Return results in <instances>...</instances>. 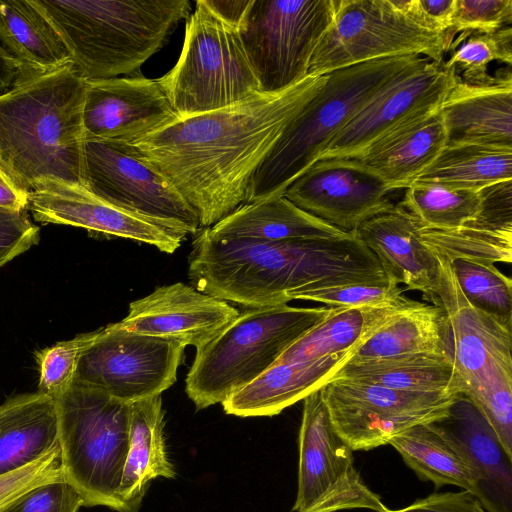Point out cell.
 Here are the masks:
<instances>
[{"mask_svg":"<svg viewBox=\"0 0 512 512\" xmlns=\"http://www.w3.org/2000/svg\"><path fill=\"white\" fill-rule=\"evenodd\" d=\"M333 379L416 392L462 393L453 358L445 353L405 354L372 359H350Z\"/></svg>","mask_w":512,"mask_h":512,"instance_id":"cell-30","label":"cell"},{"mask_svg":"<svg viewBox=\"0 0 512 512\" xmlns=\"http://www.w3.org/2000/svg\"><path fill=\"white\" fill-rule=\"evenodd\" d=\"M185 346L177 341L120 329H99L81 352L72 383L101 390L120 401L161 395L176 380Z\"/></svg>","mask_w":512,"mask_h":512,"instance_id":"cell-14","label":"cell"},{"mask_svg":"<svg viewBox=\"0 0 512 512\" xmlns=\"http://www.w3.org/2000/svg\"><path fill=\"white\" fill-rule=\"evenodd\" d=\"M471 461L488 512H512V458L495 431L464 393H458L445 418L436 422Z\"/></svg>","mask_w":512,"mask_h":512,"instance_id":"cell-22","label":"cell"},{"mask_svg":"<svg viewBox=\"0 0 512 512\" xmlns=\"http://www.w3.org/2000/svg\"><path fill=\"white\" fill-rule=\"evenodd\" d=\"M375 255L387 277L430 301L437 293L439 263L424 245L416 219L400 205L352 231Z\"/></svg>","mask_w":512,"mask_h":512,"instance_id":"cell-21","label":"cell"},{"mask_svg":"<svg viewBox=\"0 0 512 512\" xmlns=\"http://www.w3.org/2000/svg\"><path fill=\"white\" fill-rule=\"evenodd\" d=\"M448 143L440 108L418 115L378 139L357 158L392 190L408 188Z\"/></svg>","mask_w":512,"mask_h":512,"instance_id":"cell-24","label":"cell"},{"mask_svg":"<svg viewBox=\"0 0 512 512\" xmlns=\"http://www.w3.org/2000/svg\"><path fill=\"white\" fill-rule=\"evenodd\" d=\"M39 227L26 210L0 208V267L39 242Z\"/></svg>","mask_w":512,"mask_h":512,"instance_id":"cell-44","label":"cell"},{"mask_svg":"<svg viewBox=\"0 0 512 512\" xmlns=\"http://www.w3.org/2000/svg\"><path fill=\"white\" fill-rule=\"evenodd\" d=\"M239 311L227 301L177 282L160 286L129 304L127 316L114 323L130 332L165 338L197 349L220 334Z\"/></svg>","mask_w":512,"mask_h":512,"instance_id":"cell-19","label":"cell"},{"mask_svg":"<svg viewBox=\"0 0 512 512\" xmlns=\"http://www.w3.org/2000/svg\"><path fill=\"white\" fill-rule=\"evenodd\" d=\"M466 301L501 326L512 327V281L494 263L472 259L448 260Z\"/></svg>","mask_w":512,"mask_h":512,"instance_id":"cell-37","label":"cell"},{"mask_svg":"<svg viewBox=\"0 0 512 512\" xmlns=\"http://www.w3.org/2000/svg\"><path fill=\"white\" fill-rule=\"evenodd\" d=\"M83 187L102 201L179 237L196 235L194 210L168 179L126 142L84 139Z\"/></svg>","mask_w":512,"mask_h":512,"instance_id":"cell-11","label":"cell"},{"mask_svg":"<svg viewBox=\"0 0 512 512\" xmlns=\"http://www.w3.org/2000/svg\"><path fill=\"white\" fill-rule=\"evenodd\" d=\"M98 330L79 334L71 340L58 342L36 353L39 365L37 392L54 398L73 381L82 350L97 336Z\"/></svg>","mask_w":512,"mask_h":512,"instance_id":"cell-40","label":"cell"},{"mask_svg":"<svg viewBox=\"0 0 512 512\" xmlns=\"http://www.w3.org/2000/svg\"><path fill=\"white\" fill-rule=\"evenodd\" d=\"M0 45L19 64L21 76L72 65L61 36L32 0H0Z\"/></svg>","mask_w":512,"mask_h":512,"instance_id":"cell-29","label":"cell"},{"mask_svg":"<svg viewBox=\"0 0 512 512\" xmlns=\"http://www.w3.org/2000/svg\"><path fill=\"white\" fill-rule=\"evenodd\" d=\"M188 276L197 290L249 308L287 304L292 292L389 278L353 232L340 239L193 241Z\"/></svg>","mask_w":512,"mask_h":512,"instance_id":"cell-2","label":"cell"},{"mask_svg":"<svg viewBox=\"0 0 512 512\" xmlns=\"http://www.w3.org/2000/svg\"><path fill=\"white\" fill-rule=\"evenodd\" d=\"M326 75H307L277 93L177 118L128 146L159 170L210 228L245 204L252 178L286 125Z\"/></svg>","mask_w":512,"mask_h":512,"instance_id":"cell-1","label":"cell"},{"mask_svg":"<svg viewBox=\"0 0 512 512\" xmlns=\"http://www.w3.org/2000/svg\"><path fill=\"white\" fill-rule=\"evenodd\" d=\"M60 478L61 458L57 448L20 470L0 476V509L24 492Z\"/></svg>","mask_w":512,"mask_h":512,"instance_id":"cell-43","label":"cell"},{"mask_svg":"<svg viewBox=\"0 0 512 512\" xmlns=\"http://www.w3.org/2000/svg\"><path fill=\"white\" fill-rule=\"evenodd\" d=\"M86 81L137 71L189 16L188 0H32Z\"/></svg>","mask_w":512,"mask_h":512,"instance_id":"cell-4","label":"cell"},{"mask_svg":"<svg viewBox=\"0 0 512 512\" xmlns=\"http://www.w3.org/2000/svg\"><path fill=\"white\" fill-rule=\"evenodd\" d=\"M354 351L306 362H276L229 396L222 403L223 409L238 417L277 415L331 381Z\"/></svg>","mask_w":512,"mask_h":512,"instance_id":"cell-25","label":"cell"},{"mask_svg":"<svg viewBox=\"0 0 512 512\" xmlns=\"http://www.w3.org/2000/svg\"><path fill=\"white\" fill-rule=\"evenodd\" d=\"M423 58H383L326 74L325 83L286 125L258 167L245 204L283 196L287 187L320 159L330 141L356 114Z\"/></svg>","mask_w":512,"mask_h":512,"instance_id":"cell-5","label":"cell"},{"mask_svg":"<svg viewBox=\"0 0 512 512\" xmlns=\"http://www.w3.org/2000/svg\"><path fill=\"white\" fill-rule=\"evenodd\" d=\"M416 181L476 190L512 181V146L447 144Z\"/></svg>","mask_w":512,"mask_h":512,"instance_id":"cell-34","label":"cell"},{"mask_svg":"<svg viewBox=\"0 0 512 512\" xmlns=\"http://www.w3.org/2000/svg\"><path fill=\"white\" fill-rule=\"evenodd\" d=\"M331 307L282 304L249 308L220 334L197 349L185 391L197 409L223 403L272 365Z\"/></svg>","mask_w":512,"mask_h":512,"instance_id":"cell-7","label":"cell"},{"mask_svg":"<svg viewBox=\"0 0 512 512\" xmlns=\"http://www.w3.org/2000/svg\"><path fill=\"white\" fill-rule=\"evenodd\" d=\"M179 118L222 109L263 93L241 41L239 27L207 0L186 18L175 66L159 78Z\"/></svg>","mask_w":512,"mask_h":512,"instance_id":"cell-8","label":"cell"},{"mask_svg":"<svg viewBox=\"0 0 512 512\" xmlns=\"http://www.w3.org/2000/svg\"><path fill=\"white\" fill-rule=\"evenodd\" d=\"M396 9L420 27L445 34L451 26L456 0H391Z\"/></svg>","mask_w":512,"mask_h":512,"instance_id":"cell-45","label":"cell"},{"mask_svg":"<svg viewBox=\"0 0 512 512\" xmlns=\"http://www.w3.org/2000/svg\"><path fill=\"white\" fill-rule=\"evenodd\" d=\"M206 233L216 239L282 241L340 239L351 235L305 212L284 196L243 204Z\"/></svg>","mask_w":512,"mask_h":512,"instance_id":"cell-27","label":"cell"},{"mask_svg":"<svg viewBox=\"0 0 512 512\" xmlns=\"http://www.w3.org/2000/svg\"><path fill=\"white\" fill-rule=\"evenodd\" d=\"M83 500L63 478L38 485L0 509V512H78Z\"/></svg>","mask_w":512,"mask_h":512,"instance_id":"cell-42","label":"cell"},{"mask_svg":"<svg viewBox=\"0 0 512 512\" xmlns=\"http://www.w3.org/2000/svg\"><path fill=\"white\" fill-rule=\"evenodd\" d=\"M403 291L398 284L387 280L300 290L292 292L289 299L319 302L334 308L376 307L403 301L407 298Z\"/></svg>","mask_w":512,"mask_h":512,"instance_id":"cell-39","label":"cell"},{"mask_svg":"<svg viewBox=\"0 0 512 512\" xmlns=\"http://www.w3.org/2000/svg\"><path fill=\"white\" fill-rule=\"evenodd\" d=\"M512 24V0H456L451 26L444 34L445 53L458 32L492 33Z\"/></svg>","mask_w":512,"mask_h":512,"instance_id":"cell-41","label":"cell"},{"mask_svg":"<svg viewBox=\"0 0 512 512\" xmlns=\"http://www.w3.org/2000/svg\"><path fill=\"white\" fill-rule=\"evenodd\" d=\"M85 91L68 65L21 76L0 95V169L18 189L46 181L83 187Z\"/></svg>","mask_w":512,"mask_h":512,"instance_id":"cell-3","label":"cell"},{"mask_svg":"<svg viewBox=\"0 0 512 512\" xmlns=\"http://www.w3.org/2000/svg\"><path fill=\"white\" fill-rule=\"evenodd\" d=\"M454 68L423 58L397 76L330 141L321 159L357 158L402 123L440 108L456 84Z\"/></svg>","mask_w":512,"mask_h":512,"instance_id":"cell-16","label":"cell"},{"mask_svg":"<svg viewBox=\"0 0 512 512\" xmlns=\"http://www.w3.org/2000/svg\"><path fill=\"white\" fill-rule=\"evenodd\" d=\"M383 512H488L469 491L433 493L417 499L405 508Z\"/></svg>","mask_w":512,"mask_h":512,"instance_id":"cell-46","label":"cell"},{"mask_svg":"<svg viewBox=\"0 0 512 512\" xmlns=\"http://www.w3.org/2000/svg\"><path fill=\"white\" fill-rule=\"evenodd\" d=\"M20 76L19 64L0 45V95L7 92Z\"/></svg>","mask_w":512,"mask_h":512,"instance_id":"cell-48","label":"cell"},{"mask_svg":"<svg viewBox=\"0 0 512 512\" xmlns=\"http://www.w3.org/2000/svg\"><path fill=\"white\" fill-rule=\"evenodd\" d=\"M29 193L18 189L0 169V208L27 210Z\"/></svg>","mask_w":512,"mask_h":512,"instance_id":"cell-47","label":"cell"},{"mask_svg":"<svg viewBox=\"0 0 512 512\" xmlns=\"http://www.w3.org/2000/svg\"><path fill=\"white\" fill-rule=\"evenodd\" d=\"M413 300L376 307H331L315 326L293 342L276 362L293 363L356 350L391 316Z\"/></svg>","mask_w":512,"mask_h":512,"instance_id":"cell-32","label":"cell"},{"mask_svg":"<svg viewBox=\"0 0 512 512\" xmlns=\"http://www.w3.org/2000/svg\"><path fill=\"white\" fill-rule=\"evenodd\" d=\"M439 282L430 300L445 318L463 391L478 407L512 389L511 330L472 307L447 259L437 257Z\"/></svg>","mask_w":512,"mask_h":512,"instance_id":"cell-15","label":"cell"},{"mask_svg":"<svg viewBox=\"0 0 512 512\" xmlns=\"http://www.w3.org/2000/svg\"><path fill=\"white\" fill-rule=\"evenodd\" d=\"M57 448L54 398L25 393L0 405V476L20 470Z\"/></svg>","mask_w":512,"mask_h":512,"instance_id":"cell-26","label":"cell"},{"mask_svg":"<svg viewBox=\"0 0 512 512\" xmlns=\"http://www.w3.org/2000/svg\"><path fill=\"white\" fill-rule=\"evenodd\" d=\"M389 444L423 481L436 488L454 485L475 495L483 505L476 471L463 449L436 422L413 426Z\"/></svg>","mask_w":512,"mask_h":512,"instance_id":"cell-31","label":"cell"},{"mask_svg":"<svg viewBox=\"0 0 512 512\" xmlns=\"http://www.w3.org/2000/svg\"><path fill=\"white\" fill-rule=\"evenodd\" d=\"M28 210L41 223L80 227L105 236L135 240L161 252H175L184 239L116 208L82 186L46 181L29 192Z\"/></svg>","mask_w":512,"mask_h":512,"instance_id":"cell-20","label":"cell"},{"mask_svg":"<svg viewBox=\"0 0 512 512\" xmlns=\"http://www.w3.org/2000/svg\"><path fill=\"white\" fill-rule=\"evenodd\" d=\"M409 55L442 63L444 35L420 27L391 0H336L333 20L313 52L308 75Z\"/></svg>","mask_w":512,"mask_h":512,"instance_id":"cell-9","label":"cell"},{"mask_svg":"<svg viewBox=\"0 0 512 512\" xmlns=\"http://www.w3.org/2000/svg\"><path fill=\"white\" fill-rule=\"evenodd\" d=\"M177 118L159 79L137 75L86 81L84 139L131 142Z\"/></svg>","mask_w":512,"mask_h":512,"instance_id":"cell-18","label":"cell"},{"mask_svg":"<svg viewBox=\"0 0 512 512\" xmlns=\"http://www.w3.org/2000/svg\"><path fill=\"white\" fill-rule=\"evenodd\" d=\"M54 401L62 478L83 506L128 512L119 487L129 448L131 403L78 383Z\"/></svg>","mask_w":512,"mask_h":512,"instance_id":"cell-6","label":"cell"},{"mask_svg":"<svg viewBox=\"0 0 512 512\" xmlns=\"http://www.w3.org/2000/svg\"><path fill=\"white\" fill-rule=\"evenodd\" d=\"M445 67L461 72L460 81L479 85L493 80L488 66L500 61L512 64V28L503 27L492 33L463 32L453 41Z\"/></svg>","mask_w":512,"mask_h":512,"instance_id":"cell-38","label":"cell"},{"mask_svg":"<svg viewBox=\"0 0 512 512\" xmlns=\"http://www.w3.org/2000/svg\"><path fill=\"white\" fill-rule=\"evenodd\" d=\"M350 447L333 428L320 390L303 399L293 512L387 509L362 481Z\"/></svg>","mask_w":512,"mask_h":512,"instance_id":"cell-12","label":"cell"},{"mask_svg":"<svg viewBox=\"0 0 512 512\" xmlns=\"http://www.w3.org/2000/svg\"><path fill=\"white\" fill-rule=\"evenodd\" d=\"M447 144L512 146V76L510 70L479 85L460 81L440 106Z\"/></svg>","mask_w":512,"mask_h":512,"instance_id":"cell-23","label":"cell"},{"mask_svg":"<svg viewBox=\"0 0 512 512\" xmlns=\"http://www.w3.org/2000/svg\"><path fill=\"white\" fill-rule=\"evenodd\" d=\"M320 392L333 428L352 451L372 450L413 426L442 420L457 395L343 379H332Z\"/></svg>","mask_w":512,"mask_h":512,"instance_id":"cell-13","label":"cell"},{"mask_svg":"<svg viewBox=\"0 0 512 512\" xmlns=\"http://www.w3.org/2000/svg\"><path fill=\"white\" fill-rule=\"evenodd\" d=\"M424 245L435 256L452 260L472 258L491 263L512 261V223L496 221L481 213L453 230H433L419 225Z\"/></svg>","mask_w":512,"mask_h":512,"instance_id":"cell-35","label":"cell"},{"mask_svg":"<svg viewBox=\"0 0 512 512\" xmlns=\"http://www.w3.org/2000/svg\"><path fill=\"white\" fill-rule=\"evenodd\" d=\"M335 8L336 0L249 1L239 32L263 93L281 92L308 75Z\"/></svg>","mask_w":512,"mask_h":512,"instance_id":"cell-10","label":"cell"},{"mask_svg":"<svg viewBox=\"0 0 512 512\" xmlns=\"http://www.w3.org/2000/svg\"><path fill=\"white\" fill-rule=\"evenodd\" d=\"M393 192L355 158L321 159L285 190L283 196L305 212L352 232L366 220L392 210Z\"/></svg>","mask_w":512,"mask_h":512,"instance_id":"cell-17","label":"cell"},{"mask_svg":"<svg viewBox=\"0 0 512 512\" xmlns=\"http://www.w3.org/2000/svg\"><path fill=\"white\" fill-rule=\"evenodd\" d=\"M481 190L415 181L399 205L427 229L453 230L474 219L481 207Z\"/></svg>","mask_w":512,"mask_h":512,"instance_id":"cell-36","label":"cell"},{"mask_svg":"<svg viewBox=\"0 0 512 512\" xmlns=\"http://www.w3.org/2000/svg\"><path fill=\"white\" fill-rule=\"evenodd\" d=\"M161 395L131 403L129 448L119 487V497L128 512H137L149 483L174 478L164 440Z\"/></svg>","mask_w":512,"mask_h":512,"instance_id":"cell-28","label":"cell"},{"mask_svg":"<svg viewBox=\"0 0 512 512\" xmlns=\"http://www.w3.org/2000/svg\"><path fill=\"white\" fill-rule=\"evenodd\" d=\"M451 354L442 311L413 301L397 311L356 348L350 359L383 358L405 354Z\"/></svg>","mask_w":512,"mask_h":512,"instance_id":"cell-33","label":"cell"}]
</instances>
